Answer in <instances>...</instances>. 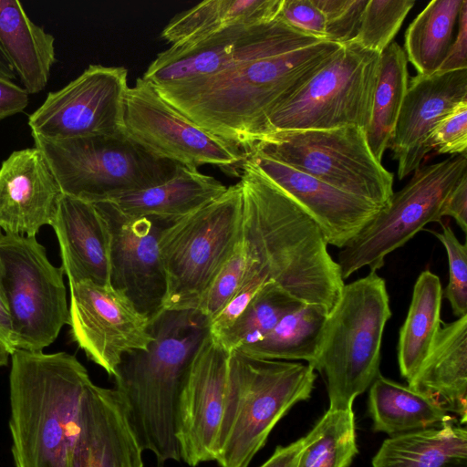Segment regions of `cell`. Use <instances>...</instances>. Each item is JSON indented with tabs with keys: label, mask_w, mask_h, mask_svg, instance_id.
I'll use <instances>...</instances> for the list:
<instances>
[{
	"label": "cell",
	"mask_w": 467,
	"mask_h": 467,
	"mask_svg": "<svg viewBox=\"0 0 467 467\" xmlns=\"http://www.w3.org/2000/svg\"><path fill=\"white\" fill-rule=\"evenodd\" d=\"M328 313L321 305L303 304L286 314L263 340L238 351L264 359L311 364Z\"/></svg>",
	"instance_id": "cell-33"
},
{
	"label": "cell",
	"mask_w": 467,
	"mask_h": 467,
	"mask_svg": "<svg viewBox=\"0 0 467 467\" xmlns=\"http://www.w3.org/2000/svg\"><path fill=\"white\" fill-rule=\"evenodd\" d=\"M390 317L386 282L376 272L344 285L309 364L325 378L328 409H352L380 374L382 337Z\"/></svg>",
	"instance_id": "cell-6"
},
{
	"label": "cell",
	"mask_w": 467,
	"mask_h": 467,
	"mask_svg": "<svg viewBox=\"0 0 467 467\" xmlns=\"http://www.w3.org/2000/svg\"><path fill=\"white\" fill-rule=\"evenodd\" d=\"M467 102V69L409 80L389 148L398 161V177L404 179L421 166L428 154L427 140L437 124Z\"/></svg>",
	"instance_id": "cell-19"
},
{
	"label": "cell",
	"mask_w": 467,
	"mask_h": 467,
	"mask_svg": "<svg viewBox=\"0 0 467 467\" xmlns=\"http://www.w3.org/2000/svg\"><path fill=\"white\" fill-rule=\"evenodd\" d=\"M368 412L373 430L390 437L456 421L427 396L381 374L369 387Z\"/></svg>",
	"instance_id": "cell-29"
},
{
	"label": "cell",
	"mask_w": 467,
	"mask_h": 467,
	"mask_svg": "<svg viewBox=\"0 0 467 467\" xmlns=\"http://www.w3.org/2000/svg\"><path fill=\"white\" fill-rule=\"evenodd\" d=\"M245 158L311 215L327 244L339 249L349 244L382 210L262 152L252 150Z\"/></svg>",
	"instance_id": "cell-18"
},
{
	"label": "cell",
	"mask_w": 467,
	"mask_h": 467,
	"mask_svg": "<svg viewBox=\"0 0 467 467\" xmlns=\"http://www.w3.org/2000/svg\"><path fill=\"white\" fill-rule=\"evenodd\" d=\"M372 467H467V431L447 422L391 436L373 457Z\"/></svg>",
	"instance_id": "cell-28"
},
{
	"label": "cell",
	"mask_w": 467,
	"mask_h": 467,
	"mask_svg": "<svg viewBox=\"0 0 467 467\" xmlns=\"http://www.w3.org/2000/svg\"><path fill=\"white\" fill-rule=\"evenodd\" d=\"M467 149V102L460 105L442 119L431 133L427 143V153L451 156L466 153Z\"/></svg>",
	"instance_id": "cell-40"
},
{
	"label": "cell",
	"mask_w": 467,
	"mask_h": 467,
	"mask_svg": "<svg viewBox=\"0 0 467 467\" xmlns=\"http://www.w3.org/2000/svg\"><path fill=\"white\" fill-rule=\"evenodd\" d=\"M267 23L235 26L192 44L170 47L157 55L142 78L161 86L213 75L233 61Z\"/></svg>",
	"instance_id": "cell-24"
},
{
	"label": "cell",
	"mask_w": 467,
	"mask_h": 467,
	"mask_svg": "<svg viewBox=\"0 0 467 467\" xmlns=\"http://www.w3.org/2000/svg\"><path fill=\"white\" fill-rule=\"evenodd\" d=\"M441 233L431 231L444 246L449 263V283L442 297L446 298L455 317L467 315V245L462 244L451 228L441 223Z\"/></svg>",
	"instance_id": "cell-38"
},
{
	"label": "cell",
	"mask_w": 467,
	"mask_h": 467,
	"mask_svg": "<svg viewBox=\"0 0 467 467\" xmlns=\"http://www.w3.org/2000/svg\"><path fill=\"white\" fill-rule=\"evenodd\" d=\"M128 70L89 65L62 88L49 92L28 118L32 137L60 140L123 133Z\"/></svg>",
	"instance_id": "cell-14"
},
{
	"label": "cell",
	"mask_w": 467,
	"mask_h": 467,
	"mask_svg": "<svg viewBox=\"0 0 467 467\" xmlns=\"http://www.w3.org/2000/svg\"><path fill=\"white\" fill-rule=\"evenodd\" d=\"M0 46L29 95L41 92L56 62L55 37L29 18L18 0H0Z\"/></svg>",
	"instance_id": "cell-26"
},
{
	"label": "cell",
	"mask_w": 467,
	"mask_h": 467,
	"mask_svg": "<svg viewBox=\"0 0 467 467\" xmlns=\"http://www.w3.org/2000/svg\"><path fill=\"white\" fill-rule=\"evenodd\" d=\"M305 441V437H302L286 446H277L271 457L260 467H296Z\"/></svg>",
	"instance_id": "cell-45"
},
{
	"label": "cell",
	"mask_w": 467,
	"mask_h": 467,
	"mask_svg": "<svg viewBox=\"0 0 467 467\" xmlns=\"http://www.w3.org/2000/svg\"><path fill=\"white\" fill-rule=\"evenodd\" d=\"M277 18L305 35L327 41L325 17L313 0H283Z\"/></svg>",
	"instance_id": "cell-41"
},
{
	"label": "cell",
	"mask_w": 467,
	"mask_h": 467,
	"mask_svg": "<svg viewBox=\"0 0 467 467\" xmlns=\"http://www.w3.org/2000/svg\"><path fill=\"white\" fill-rule=\"evenodd\" d=\"M230 352L210 333L182 384L176 410L181 461L191 467L213 462L223 417Z\"/></svg>",
	"instance_id": "cell-17"
},
{
	"label": "cell",
	"mask_w": 467,
	"mask_h": 467,
	"mask_svg": "<svg viewBox=\"0 0 467 467\" xmlns=\"http://www.w3.org/2000/svg\"><path fill=\"white\" fill-rule=\"evenodd\" d=\"M210 320L197 309H162L150 319L152 340L125 354L113 377L143 451L159 466L180 462L176 410L180 392Z\"/></svg>",
	"instance_id": "cell-3"
},
{
	"label": "cell",
	"mask_w": 467,
	"mask_h": 467,
	"mask_svg": "<svg viewBox=\"0 0 467 467\" xmlns=\"http://www.w3.org/2000/svg\"><path fill=\"white\" fill-rule=\"evenodd\" d=\"M9 358L8 352L0 345V368L8 364Z\"/></svg>",
	"instance_id": "cell-48"
},
{
	"label": "cell",
	"mask_w": 467,
	"mask_h": 467,
	"mask_svg": "<svg viewBox=\"0 0 467 467\" xmlns=\"http://www.w3.org/2000/svg\"><path fill=\"white\" fill-rule=\"evenodd\" d=\"M68 285L72 339L91 361L114 377L125 354L145 350L151 342L150 319L110 285Z\"/></svg>",
	"instance_id": "cell-15"
},
{
	"label": "cell",
	"mask_w": 467,
	"mask_h": 467,
	"mask_svg": "<svg viewBox=\"0 0 467 467\" xmlns=\"http://www.w3.org/2000/svg\"><path fill=\"white\" fill-rule=\"evenodd\" d=\"M462 69H467V0L462 1L456 34L444 61L436 73Z\"/></svg>",
	"instance_id": "cell-42"
},
{
	"label": "cell",
	"mask_w": 467,
	"mask_h": 467,
	"mask_svg": "<svg viewBox=\"0 0 467 467\" xmlns=\"http://www.w3.org/2000/svg\"><path fill=\"white\" fill-rule=\"evenodd\" d=\"M379 62L380 54L356 42L342 45L300 90L273 110L265 120L263 136L278 130L347 126L366 131L371 118Z\"/></svg>",
	"instance_id": "cell-10"
},
{
	"label": "cell",
	"mask_w": 467,
	"mask_h": 467,
	"mask_svg": "<svg viewBox=\"0 0 467 467\" xmlns=\"http://www.w3.org/2000/svg\"><path fill=\"white\" fill-rule=\"evenodd\" d=\"M247 270V252L240 233L232 254L204 295L198 310L211 320L242 286Z\"/></svg>",
	"instance_id": "cell-37"
},
{
	"label": "cell",
	"mask_w": 467,
	"mask_h": 467,
	"mask_svg": "<svg viewBox=\"0 0 467 467\" xmlns=\"http://www.w3.org/2000/svg\"><path fill=\"white\" fill-rule=\"evenodd\" d=\"M9 374L12 456L16 467H68L80 404L92 382L67 352L16 349Z\"/></svg>",
	"instance_id": "cell-4"
},
{
	"label": "cell",
	"mask_w": 467,
	"mask_h": 467,
	"mask_svg": "<svg viewBox=\"0 0 467 467\" xmlns=\"http://www.w3.org/2000/svg\"><path fill=\"white\" fill-rule=\"evenodd\" d=\"M313 1L324 15L327 42L342 46L355 40L368 0Z\"/></svg>",
	"instance_id": "cell-39"
},
{
	"label": "cell",
	"mask_w": 467,
	"mask_h": 467,
	"mask_svg": "<svg viewBox=\"0 0 467 467\" xmlns=\"http://www.w3.org/2000/svg\"><path fill=\"white\" fill-rule=\"evenodd\" d=\"M442 291L439 276L428 269L420 274L414 284L397 347L400 372L407 382L429 355L441 327Z\"/></svg>",
	"instance_id": "cell-30"
},
{
	"label": "cell",
	"mask_w": 467,
	"mask_h": 467,
	"mask_svg": "<svg viewBox=\"0 0 467 467\" xmlns=\"http://www.w3.org/2000/svg\"><path fill=\"white\" fill-rule=\"evenodd\" d=\"M340 47L276 17L218 72L153 86L191 121L246 154L262 138L273 110L300 90Z\"/></svg>",
	"instance_id": "cell-1"
},
{
	"label": "cell",
	"mask_w": 467,
	"mask_h": 467,
	"mask_svg": "<svg viewBox=\"0 0 467 467\" xmlns=\"http://www.w3.org/2000/svg\"><path fill=\"white\" fill-rule=\"evenodd\" d=\"M305 439L296 467H348L358 452L352 409H328Z\"/></svg>",
	"instance_id": "cell-34"
},
{
	"label": "cell",
	"mask_w": 467,
	"mask_h": 467,
	"mask_svg": "<svg viewBox=\"0 0 467 467\" xmlns=\"http://www.w3.org/2000/svg\"><path fill=\"white\" fill-rule=\"evenodd\" d=\"M123 133L152 156L190 168L241 169L244 151L191 121L138 78L124 99Z\"/></svg>",
	"instance_id": "cell-13"
},
{
	"label": "cell",
	"mask_w": 467,
	"mask_h": 467,
	"mask_svg": "<svg viewBox=\"0 0 467 467\" xmlns=\"http://www.w3.org/2000/svg\"><path fill=\"white\" fill-rule=\"evenodd\" d=\"M226 189L220 181L197 168L179 164L171 179L103 202L128 215L172 223L216 199Z\"/></svg>",
	"instance_id": "cell-25"
},
{
	"label": "cell",
	"mask_w": 467,
	"mask_h": 467,
	"mask_svg": "<svg viewBox=\"0 0 467 467\" xmlns=\"http://www.w3.org/2000/svg\"><path fill=\"white\" fill-rule=\"evenodd\" d=\"M414 5L413 0H368L353 42L381 54L392 42Z\"/></svg>",
	"instance_id": "cell-36"
},
{
	"label": "cell",
	"mask_w": 467,
	"mask_h": 467,
	"mask_svg": "<svg viewBox=\"0 0 467 467\" xmlns=\"http://www.w3.org/2000/svg\"><path fill=\"white\" fill-rule=\"evenodd\" d=\"M462 1H431L408 26L403 50L417 75L439 70L453 40Z\"/></svg>",
	"instance_id": "cell-31"
},
{
	"label": "cell",
	"mask_w": 467,
	"mask_h": 467,
	"mask_svg": "<svg viewBox=\"0 0 467 467\" xmlns=\"http://www.w3.org/2000/svg\"><path fill=\"white\" fill-rule=\"evenodd\" d=\"M63 268L51 264L36 237L0 231V288L17 349L43 351L68 325Z\"/></svg>",
	"instance_id": "cell-12"
},
{
	"label": "cell",
	"mask_w": 467,
	"mask_h": 467,
	"mask_svg": "<svg viewBox=\"0 0 467 467\" xmlns=\"http://www.w3.org/2000/svg\"><path fill=\"white\" fill-rule=\"evenodd\" d=\"M315 371L309 364L231 351L214 462L221 467H248L276 423L310 398Z\"/></svg>",
	"instance_id": "cell-5"
},
{
	"label": "cell",
	"mask_w": 467,
	"mask_h": 467,
	"mask_svg": "<svg viewBox=\"0 0 467 467\" xmlns=\"http://www.w3.org/2000/svg\"><path fill=\"white\" fill-rule=\"evenodd\" d=\"M302 303L276 284H265L233 327L219 339L229 352L263 340L288 313Z\"/></svg>",
	"instance_id": "cell-35"
},
{
	"label": "cell",
	"mask_w": 467,
	"mask_h": 467,
	"mask_svg": "<svg viewBox=\"0 0 467 467\" xmlns=\"http://www.w3.org/2000/svg\"><path fill=\"white\" fill-rule=\"evenodd\" d=\"M62 194L37 148L13 151L0 167V231L36 237L52 224Z\"/></svg>",
	"instance_id": "cell-21"
},
{
	"label": "cell",
	"mask_w": 467,
	"mask_h": 467,
	"mask_svg": "<svg viewBox=\"0 0 467 467\" xmlns=\"http://www.w3.org/2000/svg\"><path fill=\"white\" fill-rule=\"evenodd\" d=\"M447 412L467 421V315L441 327L431 351L408 382Z\"/></svg>",
	"instance_id": "cell-23"
},
{
	"label": "cell",
	"mask_w": 467,
	"mask_h": 467,
	"mask_svg": "<svg viewBox=\"0 0 467 467\" xmlns=\"http://www.w3.org/2000/svg\"><path fill=\"white\" fill-rule=\"evenodd\" d=\"M95 204L109 236L110 285L150 319L163 308L166 277L159 240L171 223L125 214L109 202Z\"/></svg>",
	"instance_id": "cell-16"
},
{
	"label": "cell",
	"mask_w": 467,
	"mask_h": 467,
	"mask_svg": "<svg viewBox=\"0 0 467 467\" xmlns=\"http://www.w3.org/2000/svg\"><path fill=\"white\" fill-rule=\"evenodd\" d=\"M452 217L463 233L467 231V176L453 189L448 197L442 217Z\"/></svg>",
	"instance_id": "cell-44"
},
{
	"label": "cell",
	"mask_w": 467,
	"mask_h": 467,
	"mask_svg": "<svg viewBox=\"0 0 467 467\" xmlns=\"http://www.w3.org/2000/svg\"><path fill=\"white\" fill-rule=\"evenodd\" d=\"M28 103L29 93L0 74V120L24 111Z\"/></svg>",
	"instance_id": "cell-43"
},
{
	"label": "cell",
	"mask_w": 467,
	"mask_h": 467,
	"mask_svg": "<svg viewBox=\"0 0 467 467\" xmlns=\"http://www.w3.org/2000/svg\"><path fill=\"white\" fill-rule=\"evenodd\" d=\"M142 452L117 390L91 382L81 400L68 467H143Z\"/></svg>",
	"instance_id": "cell-20"
},
{
	"label": "cell",
	"mask_w": 467,
	"mask_h": 467,
	"mask_svg": "<svg viewBox=\"0 0 467 467\" xmlns=\"http://www.w3.org/2000/svg\"><path fill=\"white\" fill-rule=\"evenodd\" d=\"M283 0H209L176 15L161 36L171 47L198 42L223 29L277 17Z\"/></svg>",
	"instance_id": "cell-27"
},
{
	"label": "cell",
	"mask_w": 467,
	"mask_h": 467,
	"mask_svg": "<svg viewBox=\"0 0 467 467\" xmlns=\"http://www.w3.org/2000/svg\"><path fill=\"white\" fill-rule=\"evenodd\" d=\"M33 140L62 193L93 203L161 183L175 174L179 165L152 156L124 133Z\"/></svg>",
	"instance_id": "cell-8"
},
{
	"label": "cell",
	"mask_w": 467,
	"mask_h": 467,
	"mask_svg": "<svg viewBox=\"0 0 467 467\" xmlns=\"http://www.w3.org/2000/svg\"><path fill=\"white\" fill-rule=\"evenodd\" d=\"M466 176V153L414 171L409 182L393 193L389 204L340 249L337 264L343 279L365 266L377 272L388 254L403 246L425 225L442 223L445 202Z\"/></svg>",
	"instance_id": "cell-11"
},
{
	"label": "cell",
	"mask_w": 467,
	"mask_h": 467,
	"mask_svg": "<svg viewBox=\"0 0 467 467\" xmlns=\"http://www.w3.org/2000/svg\"><path fill=\"white\" fill-rule=\"evenodd\" d=\"M0 345L11 356L16 349V334L13 327L11 315L0 288Z\"/></svg>",
	"instance_id": "cell-46"
},
{
	"label": "cell",
	"mask_w": 467,
	"mask_h": 467,
	"mask_svg": "<svg viewBox=\"0 0 467 467\" xmlns=\"http://www.w3.org/2000/svg\"><path fill=\"white\" fill-rule=\"evenodd\" d=\"M241 238L248 257L244 283H275L302 304H337L345 280L311 215L247 158L242 163ZM243 283V284H244Z\"/></svg>",
	"instance_id": "cell-2"
},
{
	"label": "cell",
	"mask_w": 467,
	"mask_h": 467,
	"mask_svg": "<svg viewBox=\"0 0 467 467\" xmlns=\"http://www.w3.org/2000/svg\"><path fill=\"white\" fill-rule=\"evenodd\" d=\"M240 182L204 206L171 223L159 250L166 277L162 309H197L232 254L241 233Z\"/></svg>",
	"instance_id": "cell-7"
},
{
	"label": "cell",
	"mask_w": 467,
	"mask_h": 467,
	"mask_svg": "<svg viewBox=\"0 0 467 467\" xmlns=\"http://www.w3.org/2000/svg\"><path fill=\"white\" fill-rule=\"evenodd\" d=\"M53 227L68 284L109 283V236L97 205L62 194Z\"/></svg>",
	"instance_id": "cell-22"
},
{
	"label": "cell",
	"mask_w": 467,
	"mask_h": 467,
	"mask_svg": "<svg viewBox=\"0 0 467 467\" xmlns=\"http://www.w3.org/2000/svg\"><path fill=\"white\" fill-rule=\"evenodd\" d=\"M408 84L405 52L397 42H391L380 54L371 118L365 131L368 147L379 162L389 146Z\"/></svg>",
	"instance_id": "cell-32"
},
{
	"label": "cell",
	"mask_w": 467,
	"mask_h": 467,
	"mask_svg": "<svg viewBox=\"0 0 467 467\" xmlns=\"http://www.w3.org/2000/svg\"><path fill=\"white\" fill-rule=\"evenodd\" d=\"M252 150L381 209L394 193L393 173L374 158L365 130L358 127L272 131L248 152Z\"/></svg>",
	"instance_id": "cell-9"
},
{
	"label": "cell",
	"mask_w": 467,
	"mask_h": 467,
	"mask_svg": "<svg viewBox=\"0 0 467 467\" xmlns=\"http://www.w3.org/2000/svg\"><path fill=\"white\" fill-rule=\"evenodd\" d=\"M0 74L15 80L17 77L16 75V72L9 62L7 57L5 56L3 48L0 46Z\"/></svg>",
	"instance_id": "cell-47"
}]
</instances>
